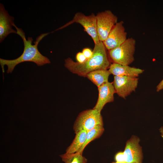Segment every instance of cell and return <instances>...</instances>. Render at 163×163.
<instances>
[{"label":"cell","mask_w":163,"mask_h":163,"mask_svg":"<svg viewBox=\"0 0 163 163\" xmlns=\"http://www.w3.org/2000/svg\"><path fill=\"white\" fill-rule=\"evenodd\" d=\"M13 26L16 29L17 34L20 36L23 40L24 44V51L22 54L18 58L14 59L7 60L0 58V64L3 73L5 72L4 67H8L7 73H11L15 67L19 64L25 62H30L35 63L38 66H41L50 63V59L42 55L39 51L38 46L40 41L49 33H44L38 37L34 44H32L33 39L28 37L26 39L24 32L21 28L18 27L14 23Z\"/></svg>","instance_id":"1"},{"label":"cell","mask_w":163,"mask_h":163,"mask_svg":"<svg viewBox=\"0 0 163 163\" xmlns=\"http://www.w3.org/2000/svg\"><path fill=\"white\" fill-rule=\"evenodd\" d=\"M106 49L103 42L95 44L92 56L82 63L73 61L69 57L65 60L64 66L73 73L85 77L89 73L100 69H107L110 65Z\"/></svg>","instance_id":"2"},{"label":"cell","mask_w":163,"mask_h":163,"mask_svg":"<svg viewBox=\"0 0 163 163\" xmlns=\"http://www.w3.org/2000/svg\"><path fill=\"white\" fill-rule=\"evenodd\" d=\"M136 43L134 39L129 38L119 46L109 50L113 63L127 65L132 63L134 60Z\"/></svg>","instance_id":"3"},{"label":"cell","mask_w":163,"mask_h":163,"mask_svg":"<svg viewBox=\"0 0 163 163\" xmlns=\"http://www.w3.org/2000/svg\"><path fill=\"white\" fill-rule=\"evenodd\" d=\"M98 125H104L101 113L93 109H88L79 114L74 123L73 129L75 133L82 130L88 132Z\"/></svg>","instance_id":"4"},{"label":"cell","mask_w":163,"mask_h":163,"mask_svg":"<svg viewBox=\"0 0 163 163\" xmlns=\"http://www.w3.org/2000/svg\"><path fill=\"white\" fill-rule=\"evenodd\" d=\"M75 23L80 24L83 27L84 30L92 38L94 44L100 42L97 32L96 15L94 13L89 15H86L81 12H77L72 20L56 30L62 29Z\"/></svg>","instance_id":"5"},{"label":"cell","mask_w":163,"mask_h":163,"mask_svg":"<svg viewBox=\"0 0 163 163\" xmlns=\"http://www.w3.org/2000/svg\"><path fill=\"white\" fill-rule=\"evenodd\" d=\"M96 17L98 36L100 41L103 42L106 40L113 26L117 23L118 18L110 10L98 12Z\"/></svg>","instance_id":"6"},{"label":"cell","mask_w":163,"mask_h":163,"mask_svg":"<svg viewBox=\"0 0 163 163\" xmlns=\"http://www.w3.org/2000/svg\"><path fill=\"white\" fill-rule=\"evenodd\" d=\"M139 138L133 135L126 142L123 152L125 161L128 163H142L143 153Z\"/></svg>","instance_id":"7"},{"label":"cell","mask_w":163,"mask_h":163,"mask_svg":"<svg viewBox=\"0 0 163 163\" xmlns=\"http://www.w3.org/2000/svg\"><path fill=\"white\" fill-rule=\"evenodd\" d=\"M138 83L137 78L124 76H115L113 85L116 93L124 98L133 91H135Z\"/></svg>","instance_id":"8"},{"label":"cell","mask_w":163,"mask_h":163,"mask_svg":"<svg viewBox=\"0 0 163 163\" xmlns=\"http://www.w3.org/2000/svg\"><path fill=\"white\" fill-rule=\"evenodd\" d=\"M123 22H117L113 27L106 40L103 42L106 49L109 50L117 47L127 39V33Z\"/></svg>","instance_id":"9"},{"label":"cell","mask_w":163,"mask_h":163,"mask_svg":"<svg viewBox=\"0 0 163 163\" xmlns=\"http://www.w3.org/2000/svg\"><path fill=\"white\" fill-rule=\"evenodd\" d=\"M98 99L93 109L101 113L106 104L114 101V94L116 92L112 83L108 82L98 87Z\"/></svg>","instance_id":"10"},{"label":"cell","mask_w":163,"mask_h":163,"mask_svg":"<svg viewBox=\"0 0 163 163\" xmlns=\"http://www.w3.org/2000/svg\"><path fill=\"white\" fill-rule=\"evenodd\" d=\"M14 17L11 16L2 3L0 4V42L1 43L9 34H17V30L12 29Z\"/></svg>","instance_id":"11"},{"label":"cell","mask_w":163,"mask_h":163,"mask_svg":"<svg viewBox=\"0 0 163 163\" xmlns=\"http://www.w3.org/2000/svg\"><path fill=\"white\" fill-rule=\"evenodd\" d=\"M111 74L115 76H124L137 78L142 73L143 69L130 67L129 65H122L115 63L110 65L109 70Z\"/></svg>","instance_id":"12"},{"label":"cell","mask_w":163,"mask_h":163,"mask_svg":"<svg viewBox=\"0 0 163 163\" xmlns=\"http://www.w3.org/2000/svg\"><path fill=\"white\" fill-rule=\"evenodd\" d=\"M110 74L109 70L100 69L89 73L86 77L98 87L108 82V78Z\"/></svg>","instance_id":"13"},{"label":"cell","mask_w":163,"mask_h":163,"mask_svg":"<svg viewBox=\"0 0 163 163\" xmlns=\"http://www.w3.org/2000/svg\"><path fill=\"white\" fill-rule=\"evenodd\" d=\"M87 132L82 130L75 133V136L70 145L67 148L66 153H73L79 152L85 143Z\"/></svg>","instance_id":"14"},{"label":"cell","mask_w":163,"mask_h":163,"mask_svg":"<svg viewBox=\"0 0 163 163\" xmlns=\"http://www.w3.org/2000/svg\"><path fill=\"white\" fill-rule=\"evenodd\" d=\"M104 130L103 126L98 125L87 132L86 141L81 150L78 152L82 153L85 148L88 144L92 141L101 137Z\"/></svg>","instance_id":"15"},{"label":"cell","mask_w":163,"mask_h":163,"mask_svg":"<svg viewBox=\"0 0 163 163\" xmlns=\"http://www.w3.org/2000/svg\"><path fill=\"white\" fill-rule=\"evenodd\" d=\"M65 163H87V159L82 155V153H65L59 155Z\"/></svg>","instance_id":"16"},{"label":"cell","mask_w":163,"mask_h":163,"mask_svg":"<svg viewBox=\"0 0 163 163\" xmlns=\"http://www.w3.org/2000/svg\"><path fill=\"white\" fill-rule=\"evenodd\" d=\"M115 160L116 163H124L125 160L123 152L120 151L117 152L115 156Z\"/></svg>","instance_id":"17"},{"label":"cell","mask_w":163,"mask_h":163,"mask_svg":"<svg viewBox=\"0 0 163 163\" xmlns=\"http://www.w3.org/2000/svg\"><path fill=\"white\" fill-rule=\"evenodd\" d=\"M76 59L77 62L79 63H82L84 62L87 59L82 52H79L76 55Z\"/></svg>","instance_id":"18"},{"label":"cell","mask_w":163,"mask_h":163,"mask_svg":"<svg viewBox=\"0 0 163 163\" xmlns=\"http://www.w3.org/2000/svg\"><path fill=\"white\" fill-rule=\"evenodd\" d=\"M82 52L87 59L90 58L93 54V51H92L91 49L88 48L83 49Z\"/></svg>","instance_id":"19"},{"label":"cell","mask_w":163,"mask_h":163,"mask_svg":"<svg viewBox=\"0 0 163 163\" xmlns=\"http://www.w3.org/2000/svg\"><path fill=\"white\" fill-rule=\"evenodd\" d=\"M163 89V79L156 87V91L158 92Z\"/></svg>","instance_id":"20"},{"label":"cell","mask_w":163,"mask_h":163,"mask_svg":"<svg viewBox=\"0 0 163 163\" xmlns=\"http://www.w3.org/2000/svg\"><path fill=\"white\" fill-rule=\"evenodd\" d=\"M159 132L161 133V135L163 138V127H161L159 129Z\"/></svg>","instance_id":"21"},{"label":"cell","mask_w":163,"mask_h":163,"mask_svg":"<svg viewBox=\"0 0 163 163\" xmlns=\"http://www.w3.org/2000/svg\"><path fill=\"white\" fill-rule=\"evenodd\" d=\"M111 163H116V162L115 161H113V162H111ZM124 163H128L125 162Z\"/></svg>","instance_id":"22"}]
</instances>
